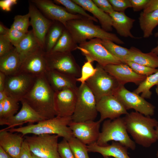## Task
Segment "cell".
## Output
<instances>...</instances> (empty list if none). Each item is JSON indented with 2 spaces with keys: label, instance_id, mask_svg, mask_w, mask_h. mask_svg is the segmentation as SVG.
I'll return each mask as SVG.
<instances>
[{
  "label": "cell",
  "instance_id": "1",
  "mask_svg": "<svg viewBox=\"0 0 158 158\" xmlns=\"http://www.w3.org/2000/svg\"><path fill=\"white\" fill-rule=\"evenodd\" d=\"M54 92L45 74H43L37 77L33 85L21 101L25 102L44 119L51 118L57 116Z\"/></svg>",
  "mask_w": 158,
  "mask_h": 158
},
{
  "label": "cell",
  "instance_id": "2",
  "mask_svg": "<svg viewBox=\"0 0 158 158\" xmlns=\"http://www.w3.org/2000/svg\"><path fill=\"white\" fill-rule=\"evenodd\" d=\"M127 131L135 142L148 147L157 140L155 128L158 121L137 111L128 113L123 117Z\"/></svg>",
  "mask_w": 158,
  "mask_h": 158
},
{
  "label": "cell",
  "instance_id": "3",
  "mask_svg": "<svg viewBox=\"0 0 158 158\" xmlns=\"http://www.w3.org/2000/svg\"><path fill=\"white\" fill-rule=\"evenodd\" d=\"M72 121L71 116L55 117L41 121L36 124L7 130L13 133H20L23 136L28 134L34 135L42 134L56 135L68 141L73 137L69 126Z\"/></svg>",
  "mask_w": 158,
  "mask_h": 158
},
{
  "label": "cell",
  "instance_id": "4",
  "mask_svg": "<svg viewBox=\"0 0 158 158\" xmlns=\"http://www.w3.org/2000/svg\"><path fill=\"white\" fill-rule=\"evenodd\" d=\"M66 28L77 44L95 38L110 40L117 44H124L115 34L106 31L95 24L92 20L85 17L68 21Z\"/></svg>",
  "mask_w": 158,
  "mask_h": 158
},
{
  "label": "cell",
  "instance_id": "5",
  "mask_svg": "<svg viewBox=\"0 0 158 158\" xmlns=\"http://www.w3.org/2000/svg\"><path fill=\"white\" fill-rule=\"evenodd\" d=\"M111 141L118 142L132 150L135 149V143L129 136L123 117L104 121L95 144L100 146H105L108 145V142Z\"/></svg>",
  "mask_w": 158,
  "mask_h": 158
},
{
  "label": "cell",
  "instance_id": "6",
  "mask_svg": "<svg viewBox=\"0 0 158 158\" xmlns=\"http://www.w3.org/2000/svg\"><path fill=\"white\" fill-rule=\"evenodd\" d=\"M76 103L72 121H95L97 115L95 97L86 83L81 84L77 89Z\"/></svg>",
  "mask_w": 158,
  "mask_h": 158
},
{
  "label": "cell",
  "instance_id": "7",
  "mask_svg": "<svg viewBox=\"0 0 158 158\" xmlns=\"http://www.w3.org/2000/svg\"><path fill=\"white\" fill-rule=\"evenodd\" d=\"M95 75L86 83L93 94L96 102L102 97L114 95L120 85L117 80L97 63Z\"/></svg>",
  "mask_w": 158,
  "mask_h": 158
},
{
  "label": "cell",
  "instance_id": "8",
  "mask_svg": "<svg viewBox=\"0 0 158 158\" xmlns=\"http://www.w3.org/2000/svg\"><path fill=\"white\" fill-rule=\"evenodd\" d=\"M56 135L42 134L24 136L31 152L43 158H61L58 152V139Z\"/></svg>",
  "mask_w": 158,
  "mask_h": 158
},
{
  "label": "cell",
  "instance_id": "9",
  "mask_svg": "<svg viewBox=\"0 0 158 158\" xmlns=\"http://www.w3.org/2000/svg\"><path fill=\"white\" fill-rule=\"evenodd\" d=\"M87 61H94L103 67L109 64H119L122 62L112 55L102 43V40L94 38L82 42L77 47Z\"/></svg>",
  "mask_w": 158,
  "mask_h": 158
},
{
  "label": "cell",
  "instance_id": "10",
  "mask_svg": "<svg viewBox=\"0 0 158 158\" xmlns=\"http://www.w3.org/2000/svg\"><path fill=\"white\" fill-rule=\"evenodd\" d=\"M47 70H54L75 78L79 77L81 69L71 52H44Z\"/></svg>",
  "mask_w": 158,
  "mask_h": 158
},
{
  "label": "cell",
  "instance_id": "11",
  "mask_svg": "<svg viewBox=\"0 0 158 158\" xmlns=\"http://www.w3.org/2000/svg\"><path fill=\"white\" fill-rule=\"evenodd\" d=\"M114 95L127 110L133 109L145 116L154 114L155 107L138 94L126 89L124 85H120Z\"/></svg>",
  "mask_w": 158,
  "mask_h": 158
},
{
  "label": "cell",
  "instance_id": "12",
  "mask_svg": "<svg viewBox=\"0 0 158 158\" xmlns=\"http://www.w3.org/2000/svg\"><path fill=\"white\" fill-rule=\"evenodd\" d=\"M37 77L25 73L6 76L5 90L8 96L20 102L33 85Z\"/></svg>",
  "mask_w": 158,
  "mask_h": 158
},
{
  "label": "cell",
  "instance_id": "13",
  "mask_svg": "<svg viewBox=\"0 0 158 158\" xmlns=\"http://www.w3.org/2000/svg\"><path fill=\"white\" fill-rule=\"evenodd\" d=\"M30 1L35 5L47 18L53 21L60 22L65 28L68 21L84 17L79 14L69 13L65 8L55 4L51 0H32Z\"/></svg>",
  "mask_w": 158,
  "mask_h": 158
},
{
  "label": "cell",
  "instance_id": "14",
  "mask_svg": "<svg viewBox=\"0 0 158 158\" xmlns=\"http://www.w3.org/2000/svg\"><path fill=\"white\" fill-rule=\"evenodd\" d=\"M101 123L99 120L77 122L72 121L69 126L73 137L86 145H89L95 143L98 140Z\"/></svg>",
  "mask_w": 158,
  "mask_h": 158
},
{
  "label": "cell",
  "instance_id": "15",
  "mask_svg": "<svg viewBox=\"0 0 158 158\" xmlns=\"http://www.w3.org/2000/svg\"><path fill=\"white\" fill-rule=\"evenodd\" d=\"M29 5L30 25L32 27L35 37L44 51L46 35L54 21L47 18L30 1Z\"/></svg>",
  "mask_w": 158,
  "mask_h": 158
},
{
  "label": "cell",
  "instance_id": "16",
  "mask_svg": "<svg viewBox=\"0 0 158 158\" xmlns=\"http://www.w3.org/2000/svg\"><path fill=\"white\" fill-rule=\"evenodd\" d=\"M97 110L100 114L99 121L113 120L126 115L128 112L122 103L113 95L104 96L97 102Z\"/></svg>",
  "mask_w": 158,
  "mask_h": 158
},
{
  "label": "cell",
  "instance_id": "17",
  "mask_svg": "<svg viewBox=\"0 0 158 158\" xmlns=\"http://www.w3.org/2000/svg\"><path fill=\"white\" fill-rule=\"evenodd\" d=\"M77 89L69 88L55 92L54 101L57 116H72L76 103Z\"/></svg>",
  "mask_w": 158,
  "mask_h": 158
},
{
  "label": "cell",
  "instance_id": "18",
  "mask_svg": "<svg viewBox=\"0 0 158 158\" xmlns=\"http://www.w3.org/2000/svg\"><path fill=\"white\" fill-rule=\"evenodd\" d=\"M20 102L22 104L21 108L16 114L7 119H0V125L7 126L2 130L13 128L27 123L30 124L37 123L44 120L25 102L23 100Z\"/></svg>",
  "mask_w": 158,
  "mask_h": 158
},
{
  "label": "cell",
  "instance_id": "19",
  "mask_svg": "<svg viewBox=\"0 0 158 158\" xmlns=\"http://www.w3.org/2000/svg\"><path fill=\"white\" fill-rule=\"evenodd\" d=\"M103 68L120 85H124L127 83H132L139 85L147 77L137 74L126 64H109Z\"/></svg>",
  "mask_w": 158,
  "mask_h": 158
},
{
  "label": "cell",
  "instance_id": "20",
  "mask_svg": "<svg viewBox=\"0 0 158 158\" xmlns=\"http://www.w3.org/2000/svg\"><path fill=\"white\" fill-rule=\"evenodd\" d=\"M44 51L41 49L26 56L23 61L19 73L36 77L45 74L47 68L44 56Z\"/></svg>",
  "mask_w": 158,
  "mask_h": 158
},
{
  "label": "cell",
  "instance_id": "21",
  "mask_svg": "<svg viewBox=\"0 0 158 158\" xmlns=\"http://www.w3.org/2000/svg\"><path fill=\"white\" fill-rule=\"evenodd\" d=\"M45 76L54 92L64 89H77L76 78L54 70H47Z\"/></svg>",
  "mask_w": 158,
  "mask_h": 158
},
{
  "label": "cell",
  "instance_id": "22",
  "mask_svg": "<svg viewBox=\"0 0 158 158\" xmlns=\"http://www.w3.org/2000/svg\"><path fill=\"white\" fill-rule=\"evenodd\" d=\"M24 140L21 134L2 129L0 130V146L13 158H16L19 154Z\"/></svg>",
  "mask_w": 158,
  "mask_h": 158
},
{
  "label": "cell",
  "instance_id": "23",
  "mask_svg": "<svg viewBox=\"0 0 158 158\" xmlns=\"http://www.w3.org/2000/svg\"><path fill=\"white\" fill-rule=\"evenodd\" d=\"M87 146L89 152L98 153L104 157L131 158L128 155V148L118 142L112 141L111 144L105 146H99L95 143Z\"/></svg>",
  "mask_w": 158,
  "mask_h": 158
},
{
  "label": "cell",
  "instance_id": "24",
  "mask_svg": "<svg viewBox=\"0 0 158 158\" xmlns=\"http://www.w3.org/2000/svg\"><path fill=\"white\" fill-rule=\"evenodd\" d=\"M85 11L91 13L99 22L102 28L110 32L112 30V20L111 17L98 7L91 0H72Z\"/></svg>",
  "mask_w": 158,
  "mask_h": 158
},
{
  "label": "cell",
  "instance_id": "25",
  "mask_svg": "<svg viewBox=\"0 0 158 158\" xmlns=\"http://www.w3.org/2000/svg\"><path fill=\"white\" fill-rule=\"evenodd\" d=\"M109 15L112 20L113 27L118 34L125 37L136 38L131 32L135 19L128 16L125 13L114 11Z\"/></svg>",
  "mask_w": 158,
  "mask_h": 158
},
{
  "label": "cell",
  "instance_id": "26",
  "mask_svg": "<svg viewBox=\"0 0 158 158\" xmlns=\"http://www.w3.org/2000/svg\"><path fill=\"white\" fill-rule=\"evenodd\" d=\"M23 59L16 48L8 54L0 57V72L6 76L19 73Z\"/></svg>",
  "mask_w": 158,
  "mask_h": 158
},
{
  "label": "cell",
  "instance_id": "27",
  "mask_svg": "<svg viewBox=\"0 0 158 158\" xmlns=\"http://www.w3.org/2000/svg\"><path fill=\"white\" fill-rule=\"evenodd\" d=\"M130 53L126 59L127 61H132L150 67L158 68V55L154 53H144L134 47L130 49Z\"/></svg>",
  "mask_w": 158,
  "mask_h": 158
},
{
  "label": "cell",
  "instance_id": "28",
  "mask_svg": "<svg viewBox=\"0 0 158 158\" xmlns=\"http://www.w3.org/2000/svg\"><path fill=\"white\" fill-rule=\"evenodd\" d=\"M15 48L23 61L29 55L40 49H43L32 30L29 31Z\"/></svg>",
  "mask_w": 158,
  "mask_h": 158
},
{
  "label": "cell",
  "instance_id": "29",
  "mask_svg": "<svg viewBox=\"0 0 158 158\" xmlns=\"http://www.w3.org/2000/svg\"><path fill=\"white\" fill-rule=\"evenodd\" d=\"M138 19L143 37L148 38L152 35L153 30L158 25V10L148 13L142 11Z\"/></svg>",
  "mask_w": 158,
  "mask_h": 158
},
{
  "label": "cell",
  "instance_id": "30",
  "mask_svg": "<svg viewBox=\"0 0 158 158\" xmlns=\"http://www.w3.org/2000/svg\"><path fill=\"white\" fill-rule=\"evenodd\" d=\"M66 28L59 22L54 21L46 35L44 51L48 52L53 49Z\"/></svg>",
  "mask_w": 158,
  "mask_h": 158
},
{
  "label": "cell",
  "instance_id": "31",
  "mask_svg": "<svg viewBox=\"0 0 158 158\" xmlns=\"http://www.w3.org/2000/svg\"><path fill=\"white\" fill-rule=\"evenodd\" d=\"M78 46L70 32L66 28L50 51L71 52L77 49Z\"/></svg>",
  "mask_w": 158,
  "mask_h": 158
},
{
  "label": "cell",
  "instance_id": "32",
  "mask_svg": "<svg viewBox=\"0 0 158 158\" xmlns=\"http://www.w3.org/2000/svg\"><path fill=\"white\" fill-rule=\"evenodd\" d=\"M157 85L158 71L147 76L133 92L138 95L141 93V96L145 99H150L152 94L150 89L155 85Z\"/></svg>",
  "mask_w": 158,
  "mask_h": 158
},
{
  "label": "cell",
  "instance_id": "33",
  "mask_svg": "<svg viewBox=\"0 0 158 158\" xmlns=\"http://www.w3.org/2000/svg\"><path fill=\"white\" fill-rule=\"evenodd\" d=\"M102 45L113 56L126 64V59L130 53V49L118 45L109 40H102Z\"/></svg>",
  "mask_w": 158,
  "mask_h": 158
},
{
  "label": "cell",
  "instance_id": "34",
  "mask_svg": "<svg viewBox=\"0 0 158 158\" xmlns=\"http://www.w3.org/2000/svg\"><path fill=\"white\" fill-rule=\"evenodd\" d=\"M53 1L56 4H61L69 13L75 14H79L96 22L98 20L94 16H92L86 12L81 6L72 0H54Z\"/></svg>",
  "mask_w": 158,
  "mask_h": 158
},
{
  "label": "cell",
  "instance_id": "35",
  "mask_svg": "<svg viewBox=\"0 0 158 158\" xmlns=\"http://www.w3.org/2000/svg\"><path fill=\"white\" fill-rule=\"evenodd\" d=\"M68 142L75 158H90L87 145L74 137Z\"/></svg>",
  "mask_w": 158,
  "mask_h": 158
},
{
  "label": "cell",
  "instance_id": "36",
  "mask_svg": "<svg viewBox=\"0 0 158 158\" xmlns=\"http://www.w3.org/2000/svg\"><path fill=\"white\" fill-rule=\"evenodd\" d=\"M19 102L10 97H7L4 100L3 112L0 119H7L16 114L19 108Z\"/></svg>",
  "mask_w": 158,
  "mask_h": 158
},
{
  "label": "cell",
  "instance_id": "37",
  "mask_svg": "<svg viewBox=\"0 0 158 158\" xmlns=\"http://www.w3.org/2000/svg\"><path fill=\"white\" fill-rule=\"evenodd\" d=\"M30 16L28 13L23 15H17L14 18V21L11 26V28L18 30L27 33L30 24Z\"/></svg>",
  "mask_w": 158,
  "mask_h": 158
},
{
  "label": "cell",
  "instance_id": "38",
  "mask_svg": "<svg viewBox=\"0 0 158 158\" xmlns=\"http://www.w3.org/2000/svg\"><path fill=\"white\" fill-rule=\"evenodd\" d=\"M96 71V68L93 67L92 62L87 61L82 66L80 76L76 78L77 81L80 82L81 84L85 83L89 79L95 75Z\"/></svg>",
  "mask_w": 158,
  "mask_h": 158
},
{
  "label": "cell",
  "instance_id": "39",
  "mask_svg": "<svg viewBox=\"0 0 158 158\" xmlns=\"http://www.w3.org/2000/svg\"><path fill=\"white\" fill-rule=\"evenodd\" d=\"M126 64L128 65L137 74L146 77L158 71V69L150 67L133 61H127Z\"/></svg>",
  "mask_w": 158,
  "mask_h": 158
},
{
  "label": "cell",
  "instance_id": "40",
  "mask_svg": "<svg viewBox=\"0 0 158 158\" xmlns=\"http://www.w3.org/2000/svg\"><path fill=\"white\" fill-rule=\"evenodd\" d=\"M58 152L61 158H75L68 141L64 138L59 143Z\"/></svg>",
  "mask_w": 158,
  "mask_h": 158
},
{
  "label": "cell",
  "instance_id": "41",
  "mask_svg": "<svg viewBox=\"0 0 158 158\" xmlns=\"http://www.w3.org/2000/svg\"><path fill=\"white\" fill-rule=\"evenodd\" d=\"M27 33L10 28L6 36L15 47L25 37Z\"/></svg>",
  "mask_w": 158,
  "mask_h": 158
},
{
  "label": "cell",
  "instance_id": "42",
  "mask_svg": "<svg viewBox=\"0 0 158 158\" xmlns=\"http://www.w3.org/2000/svg\"><path fill=\"white\" fill-rule=\"evenodd\" d=\"M15 48L6 36L0 35V57L9 53Z\"/></svg>",
  "mask_w": 158,
  "mask_h": 158
},
{
  "label": "cell",
  "instance_id": "43",
  "mask_svg": "<svg viewBox=\"0 0 158 158\" xmlns=\"http://www.w3.org/2000/svg\"><path fill=\"white\" fill-rule=\"evenodd\" d=\"M114 11L125 13V10L131 8L130 0H109Z\"/></svg>",
  "mask_w": 158,
  "mask_h": 158
},
{
  "label": "cell",
  "instance_id": "44",
  "mask_svg": "<svg viewBox=\"0 0 158 158\" xmlns=\"http://www.w3.org/2000/svg\"><path fill=\"white\" fill-rule=\"evenodd\" d=\"M92 1L98 7L109 15L114 11L109 0H92Z\"/></svg>",
  "mask_w": 158,
  "mask_h": 158
},
{
  "label": "cell",
  "instance_id": "45",
  "mask_svg": "<svg viewBox=\"0 0 158 158\" xmlns=\"http://www.w3.org/2000/svg\"><path fill=\"white\" fill-rule=\"evenodd\" d=\"M16 158H32V153L27 142H23L20 152Z\"/></svg>",
  "mask_w": 158,
  "mask_h": 158
},
{
  "label": "cell",
  "instance_id": "46",
  "mask_svg": "<svg viewBox=\"0 0 158 158\" xmlns=\"http://www.w3.org/2000/svg\"><path fill=\"white\" fill-rule=\"evenodd\" d=\"M132 7L135 12L143 10L149 0H130Z\"/></svg>",
  "mask_w": 158,
  "mask_h": 158
},
{
  "label": "cell",
  "instance_id": "47",
  "mask_svg": "<svg viewBox=\"0 0 158 158\" xmlns=\"http://www.w3.org/2000/svg\"><path fill=\"white\" fill-rule=\"evenodd\" d=\"M17 0H1L0 1V7L2 10L7 12L11 11V7L17 4Z\"/></svg>",
  "mask_w": 158,
  "mask_h": 158
},
{
  "label": "cell",
  "instance_id": "48",
  "mask_svg": "<svg viewBox=\"0 0 158 158\" xmlns=\"http://www.w3.org/2000/svg\"><path fill=\"white\" fill-rule=\"evenodd\" d=\"M158 10V0H149L143 12L148 13Z\"/></svg>",
  "mask_w": 158,
  "mask_h": 158
},
{
  "label": "cell",
  "instance_id": "49",
  "mask_svg": "<svg viewBox=\"0 0 158 158\" xmlns=\"http://www.w3.org/2000/svg\"><path fill=\"white\" fill-rule=\"evenodd\" d=\"M6 75L0 72V91L5 89Z\"/></svg>",
  "mask_w": 158,
  "mask_h": 158
},
{
  "label": "cell",
  "instance_id": "50",
  "mask_svg": "<svg viewBox=\"0 0 158 158\" xmlns=\"http://www.w3.org/2000/svg\"><path fill=\"white\" fill-rule=\"evenodd\" d=\"M9 29L5 27L1 22L0 23V35H6Z\"/></svg>",
  "mask_w": 158,
  "mask_h": 158
},
{
  "label": "cell",
  "instance_id": "51",
  "mask_svg": "<svg viewBox=\"0 0 158 158\" xmlns=\"http://www.w3.org/2000/svg\"><path fill=\"white\" fill-rule=\"evenodd\" d=\"M0 158H13L0 146Z\"/></svg>",
  "mask_w": 158,
  "mask_h": 158
},
{
  "label": "cell",
  "instance_id": "52",
  "mask_svg": "<svg viewBox=\"0 0 158 158\" xmlns=\"http://www.w3.org/2000/svg\"><path fill=\"white\" fill-rule=\"evenodd\" d=\"M8 96L5 90L0 91V101L4 100Z\"/></svg>",
  "mask_w": 158,
  "mask_h": 158
},
{
  "label": "cell",
  "instance_id": "53",
  "mask_svg": "<svg viewBox=\"0 0 158 158\" xmlns=\"http://www.w3.org/2000/svg\"><path fill=\"white\" fill-rule=\"evenodd\" d=\"M4 100L0 101V118L2 115L4 105Z\"/></svg>",
  "mask_w": 158,
  "mask_h": 158
},
{
  "label": "cell",
  "instance_id": "54",
  "mask_svg": "<svg viewBox=\"0 0 158 158\" xmlns=\"http://www.w3.org/2000/svg\"><path fill=\"white\" fill-rule=\"evenodd\" d=\"M151 51L154 53L158 55V45H157L156 47L152 48L151 50Z\"/></svg>",
  "mask_w": 158,
  "mask_h": 158
},
{
  "label": "cell",
  "instance_id": "55",
  "mask_svg": "<svg viewBox=\"0 0 158 158\" xmlns=\"http://www.w3.org/2000/svg\"><path fill=\"white\" fill-rule=\"evenodd\" d=\"M157 140H158V126L155 128Z\"/></svg>",
  "mask_w": 158,
  "mask_h": 158
},
{
  "label": "cell",
  "instance_id": "56",
  "mask_svg": "<svg viewBox=\"0 0 158 158\" xmlns=\"http://www.w3.org/2000/svg\"><path fill=\"white\" fill-rule=\"evenodd\" d=\"M32 158H43L34 155L33 154H32Z\"/></svg>",
  "mask_w": 158,
  "mask_h": 158
},
{
  "label": "cell",
  "instance_id": "57",
  "mask_svg": "<svg viewBox=\"0 0 158 158\" xmlns=\"http://www.w3.org/2000/svg\"><path fill=\"white\" fill-rule=\"evenodd\" d=\"M154 36L156 37H158V30L154 34ZM157 45H158V40L157 42Z\"/></svg>",
  "mask_w": 158,
  "mask_h": 158
},
{
  "label": "cell",
  "instance_id": "58",
  "mask_svg": "<svg viewBox=\"0 0 158 158\" xmlns=\"http://www.w3.org/2000/svg\"><path fill=\"white\" fill-rule=\"evenodd\" d=\"M155 91L157 94L158 96V85H157L155 88Z\"/></svg>",
  "mask_w": 158,
  "mask_h": 158
},
{
  "label": "cell",
  "instance_id": "59",
  "mask_svg": "<svg viewBox=\"0 0 158 158\" xmlns=\"http://www.w3.org/2000/svg\"><path fill=\"white\" fill-rule=\"evenodd\" d=\"M104 158H111L110 157H104Z\"/></svg>",
  "mask_w": 158,
  "mask_h": 158
},
{
  "label": "cell",
  "instance_id": "60",
  "mask_svg": "<svg viewBox=\"0 0 158 158\" xmlns=\"http://www.w3.org/2000/svg\"><path fill=\"white\" fill-rule=\"evenodd\" d=\"M157 157H158V151H157Z\"/></svg>",
  "mask_w": 158,
  "mask_h": 158
}]
</instances>
